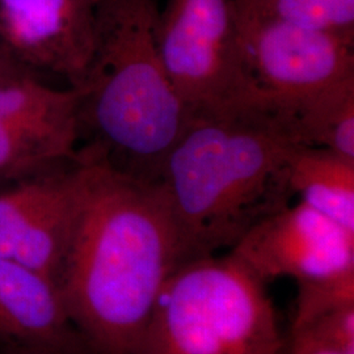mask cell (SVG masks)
<instances>
[{
    "label": "cell",
    "mask_w": 354,
    "mask_h": 354,
    "mask_svg": "<svg viewBox=\"0 0 354 354\" xmlns=\"http://www.w3.org/2000/svg\"><path fill=\"white\" fill-rule=\"evenodd\" d=\"M294 333H306L342 352L354 354V304L319 317L306 328Z\"/></svg>",
    "instance_id": "obj_16"
},
{
    "label": "cell",
    "mask_w": 354,
    "mask_h": 354,
    "mask_svg": "<svg viewBox=\"0 0 354 354\" xmlns=\"http://www.w3.org/2000/svg\"><path fill=\"white\" fill-rule=\"evenodd\" d=\"M75 228L57 285L88 354H134L168 277L185 261L156 184L79 160Z\"/></svg>",
    "instance_id": "obj_1"
},
{
    "label": "cell",
    "mask_w": 354,
    "mask_h": 354,
    "mask_svg": "<svg viewBox=\"0 0 354 354\" xmlns=\"http://www.w3.org/2000/svg\"><path fill=\"white\" fill-rule=\"evenodd\" d=\"M228 251L264 283L282 277L302 282L354 270V232L301 201L263 218Z\"/></svg>",
    "instance_id": "obj_8"
},
{
    "label": "cell",
    "mask_w": 354,
    "mask_h": 354,
    "mask_svg": "<svg viewBox=\"0 0 354 354\" xmlns=\"http://www.w3.org/2000/svg\"><path fill=\"white\" fill-rule=\"evenodd\" d=\"M247 12L354 39V0H234Z\"/></svg>",
    "instance_id": "obj_14"
},
{
    "label": "cell",
    "mask_w": 354,
    "mask_h": 354,
    "mask_svg": "<svg viewBox=\"0 0 354 354\" xmlns=\"http://www.w3.org/2000/svg\"><path fill=\"white\" fill-rule=\"evenodd\" d=\"M297 147L270 114L250 104L190 114L156 183L185 261L231 250L289 205Z\"/></svg>",
    "instance_id": "obj_2"
},
{
    "label": "cell",
    "mask_w": 354,
    "mask_h": 354,
    "mask_svg": "<svg viewBox=\"0 0 354 354\" xmlns=\"http://www.w3.org/2000/svg\"><path fill=\"white\" fill-rule=\"evenodd\" d=\"M281 349L266 283L228 251L177 266L134 354H279Z\"/></svg>",
    "instance_id": "obj_4"
},
{
    "label": "cell",
    "mask_w": 354,
    "mask_h": 354,
    "mask_svg": "<svg viewBox=\"0 0 354 354\" xmlns=\"http://www.w3.org/2000/svg\"><path fill=\"white\" fill-rule=\"evenodd\" d=\"M298 297L292 333L306 328L319 317L354 304V270L326 279L302 281Z\"/></svg>",
    "instance_id": "obj_15"
},
{
    "label": "cell",
    "mask_w": 354,
    "mask_h": 354,
    "mask_svg": "<svg viewBox=\"0 0 354 354\" xmlns=\"http://www.w3.org/2000/svg\"><path fill=\"white\" fill-rule=\"evenodd\" d=\"M0 185V257L57 283L79 212L80 163L67 160Z\"/></svg>",
    "instance_id": "obj_7"
},
{
    "label": "cell",
    "mask_w": 354,
    "mask_h": 354,
    "mask_svg": "<svg viewBox=\"0 0 354 354\" xmlns=\"http://www.w3.org/2000/svg\"><path fill=\"white\" fill-rule=\"evenodd\" d=\"M100 0H0V44L26 70L77 88L93 50Z\"/></svg>",
    "instance_id": "obj_10"
},
{
    "label": "cell",
    "mask_w": 354,
    "mask_h": 354,
    "mask_svg": "<svg viewBox=\"0 0 354 354\" xmlns=\"http://www.w3.org/2000/svg\"><path fill=\"white\" fill-rule=\"evenodd\" d=\"M235 8L250 83L245 102L298 100L354 75L352 38L279 23Z\"/></svg>",
    "instance_id": "obj_6"
},
{
    "label": "cell",
    "mask_w": 354,
    "mask_h": 354,
    "mask_svg": "<svg viewBox=\"0 0 354 354\" xmlns=\"http://www.w3.org/2000/svg\"><path fill=\"white\" fill-rule=\"evenodd\" d=\"M79 92L26 75L0 83V184L76 159Z\"/></svg>",
    "instance_id": "obj_9"
},
{
    "label": "cell",
    "mask_w": 354,
    "mask_h": 354,
    "mask_svg": "<svg viewBox=\"0 0 354 354\" xmlns=\"http://www.w3.org/2000/svg\"><path fill=\"white\" fill-rule=\"evenodd\" d=\"M290 354H348L306 333H292Z\"/></svg>",
    "instance_id": "obj_17"
},
{
    "label": "cell",
    "mask_w": 354,
    "mask_h": 354,
    "mask_svg": "<svg viewBox=\"0 0 354 354\" xmlns=\"http://www.w3.org/2000/svg\"><path fill=\"white\" fill-rule=\"evenodd\" d=\"M256 106L270 114L295 145L354 160V75L298 100Z\"/></svg>",
    "instance_id": "obj_12"
},
{
    "label": "cell",
    "mask_w": 354,
    "mask_h": 354,
    "mask_svg": "<svg viewBox=\"0 0 354 354\" xmlns=\"http://www.w3.org/2000/svg\"><path fill=\"white\" fill-rule=\"evenodd\" d=\"M0 354H64L49 349H39L21 345H0Z\"/></svg>",
    "instance_id": "obj_19"
},
{
    "label": "cell",
    "mask_w": 354,
    "mask_h": 354,
    "mask_svg": "<svg viewBox=\"0 0 354 354\" xmlns=\"http://www.w3.org/2000/svg\"><path fill=\"white\" fill-rule=\"evenodd\" d=\"M36 75L19 64L8 50L0 44V83L21 76Z\"/></svg>",
    "instance_id": "obj_18"
},
{
    "label": "cell",
    "mask_w": 354,
    "mask_h": 354,
    "mask_svg": "<svg viewBox=\"0 0 354 354\" xmlns=\"http://www.w3.org/2000/svg\"><path fill=\"white\" fill-rule=\"evenodd\" d=\"M291 193L354 232V160L319 147H297L289 165Z\"/></svg>",
    "instance_id": "obj_13"
},
{
    "label": "cell",
    "mask_w": 354,
    "mask_h": 354,
    "mask_svg": "<svg viewBox=\"0 0 354 354\" xmlns=\"http://www.w3.org/2000/svg\"><path fill=\"white\" fill-rule=\"evenodd\" d=\"M156 39L167 75L190 114L248 100L234 0H167Z\"/></svg>",
    "instance_id": "obj_5"
},
{
    "label": "cell",
    "mask_w": 354,
    "mask_h": 354,
    "mask_svg": "<svg viewBox=\"0 0 354 354\" xmlns=\"http://www.w3.org/2000/svg\"><path fill=\"white\" fill-rule=\"evenodd\" d=\"M0 345L88 354L67 314L58 285L0 257Z\"/></svg>",
    "instance_id": "obj_11"
},
{
    "label": "cell",
    "mask_w": 354,
    "mask_h": 354,
    "mask_svg": "<svg viewBox=\"0 0 354 354\" xmlns=\"http://www.w3.org/2000/svg\"><path fill=\"white\" fill-rule=\"evenodd\" d=\"M158 0H100L79 92L76 159L156 184L189 122L160 57Z\"/></svg>",
    "instance_id": "obj_3"
}]
</instances>
